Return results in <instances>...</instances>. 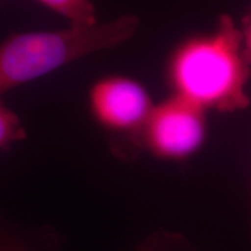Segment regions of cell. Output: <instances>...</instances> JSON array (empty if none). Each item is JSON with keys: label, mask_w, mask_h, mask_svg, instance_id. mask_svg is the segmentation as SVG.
<instances>
[{"label": "cell", "mask_w": 251, "mask_h": 251, "mask_svg": "<svg viewBox=\"0 0 251 251\" xmlns=\"http://www.w3.org/2000/svg\"><path fill=\"white\" fill-rule=\"evenodd\" d=\"M163 76L170 94L207 113L228 114L250 106L251 62L240 27L228 14L220 15L214 29L178 41L166 56Z\"/></svg>", "instance_id": "1"}, {"label": "cell", "mask_w": 251, "mask_h": 251, "mask_svg": "<svg viewBox=\"0 0 251 251\" xmlns=\"http://www.w3.org/2000/svg\"><path fill=\"white\" fill-rule=\"evenodd\" d=\"M139 27L137 15L124 14L91 26L11 34L0 42V98L86 56L124 45Z\"/></svg>", "instance_id": "2"}, {"label": "cell", "mask_w": 251, "mask_h": 251, "mask_svg": "<svg viewBox=\"0 0 251 251\" xmlns=\"http://www.w3.org/2000/svg\"><path fill=\"white\" fill-rule=\"evenodd\" d=\"M153 106L147 86L126 75H105L87 92L91 119L105 134L113 155L125 162L143 152L142 134Z\"/></svg>", "instance_id": "3"}, {"label": "cell", "mask_w": 251, "mask_h": 251, "mask_svg": "<svg viewBox=\"0 0 251 251\" xmlns=\"http://www.w3.org/2000/svg\"><path fill=\"white\" fill-rule=\"evenodd\" d=\"M209 133L208 113L169 94L155 102L142 134V150L159 161L184 163L201 150Z\"/></svg>", "instance_id": "4"}, {"label": "cell", "mask_w": 251, "mask_h": 251, "mask_svg": "<svg viewBox=\"0 0 251 251\" xmlns=\"http://www.w3.org/2000/svg\"><path fill=\"white\" fill-rule=\"evenodd\" d=\"M54 233H28L0 218V251H58Z\"/></svg>", "instance_id": "5"}, {"label": "cell", "mask_w": 251, "mask_h": 251, "mask_svg": "<svg viewBox=\"0 0 251 251\" xmlns=\"http://www.w3.org/2000/svg\"><path fill=\"white\" fill-rule=\"evenodd\" d=\"M56 14L67 19L72 26H91L99 23L92 0H35Z\"/></svg>", "instance_id": "6"}, {"label": "cell", "mask_w": 251, "mask_h": 251, "mask_svg": "<svg viewBox=\"0 0 251 251\" xmlns=\"http://www.w3.org/2000/svg\"><path fill=\"white\" fill-rule=\"evenodd\" d=\"M26 139L27 131L20 117L0 98V151H7Z\"/></svg>", "instance_id": "7"}, {"label": "cell", "mask_w": 251, "mask_h": 251, "mask_svg": "<svg viewBox=\"0 0 251 251\" xmlns=\"http://www.w3.org/2000/svg\"><path fill=\"white\" fill-rule=\"evenodd\" d=\"M137 251H191L178 234L156 231L140 244Z\"/></svg>", "instance_id": "8"}, {"label": "cell", "mask_w": 251, "mask_h": 251, "mask_svg": "<svg viewBox=\"0 0 251 251\" xmlns=\"http://www.w3.org/2000/svg\"><path fill=\"white\" fill-rule=\"evenodd\" d=\"M241 35H242V42L244 47V51L251 62V5L247 11L246 15L242 19V23L240 26Z\"/></svg>", "instance_id": "9"}]
</instances>
